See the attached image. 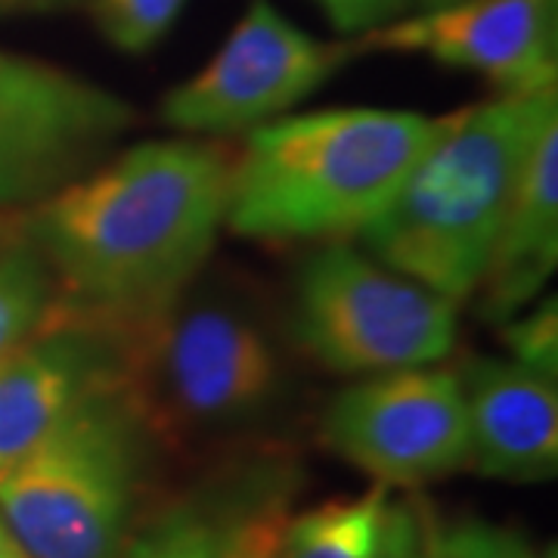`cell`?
Listing matches in <instances>:
<instances>
[{
    "label": "cell",
    "instance_id": "6da1fadb",
    "mask_svg": "<svg viewBox=\"0 0 558 558\" xmlns=\"http://www.w3.org/2000/svg\"><path fill=\"white\" fill-rule=\"evenodd\" d=\"M227 153L215 140H149L25 211L60 295L124 326L190 292L223 230Z\"/></svg>",
    "mask_w": 558,
    "mask_h": 558
},
{
    "label": "cell",
    "instance_id": "7a4b0ae2",
    "mask_svg": "<svg viewBox=\"0 0 558 558\" xmlns=\"http://www.w3.org/2000/svg\"><path fill=\"white\" fill-rule=\"evenodd\" d=\"M553 124L558 87L440 116L395 199L360 233L366 255L457 304L472 299L527 159Z\"/></svg>",
    "mask_w": 558,
    "mask_h": 558
},
{
    "label": "cell",
    "instance_id": "3957f363",
    "mask_svg": "<svg viewBox=\"0 0 558 558\" xmlns=\"http://www.w3.org/2000/svg\"><path fill=\"white\" fill-rule=\"evenodd\" d=\"M438 131L403 109H326L267 121L230 165L223 227L255 242L360 236Z\"/></svg>",
    "mask_w": 558,
    "mask_h": 558
},
{
    "label": "cell",
    "instance_id": "277c9868",
    "mask_svg": "<svg viewBox=\"0 0 558 558\" xmlns=\"http://www.w3.org/2000/svg\"><path fill=\"white\" fill-rule=\"evenodd\" d=\"M124 391L81 407L0 469V524L28 558H119L137 524L149 444Z\"/></svg>",
    "mask_w": 558,
    "mask_h": 558
},
{
    "label": "cell",
    "instance_id": "5b68a950",
    "mask_svg": "<svg viewBox=\"0 0 558 558\" xmlns=\"http://www.w3.org/2000/svg\"><path fill=\"white\" fill-rule=\"evenodd\" d=\"M282 385L274 339L245 307L190 301L137 323L124 395L156 440L223 432L264 413Z\"/></svg>",
    "mask_w": 558,
    "mask_h": 558
},
{
    "label": "cell",
    "instance_id": "8992f818",
    "mask_svg": "<svg viewBox=\"0 0 558 558\" xmlns=\"http://www.w3.org/2000/svg\"><path fill=\"white\" fill-rule=\"evenodd\" d=\"M292 332L311 357L344 376L435 366L457 348L459 304L332 242L301 267Z\"/></svg>",
    "mask_w": 558,
    "mask_h": 558
},
{
    "label": "cell",
    "instance_id": "52a82bcc",
    "mask_svg": "<svg viewBox=\"0 0 558 558\" xmlns=\"http://www.w3.org/2000/svg\"><path fill=\"white\" fill-rule=\"evenodd\" d=\"M134 124L119 94L0 50V208L28 211L97 168Z\"/></svg>",
    "mask_w": 558,
    "mask_h": 558
},
{
    "label": "cell",
    "instance_id": "ba28073f",
    "mask_svg": "<svg viewBox=\"0 0 558 558\" xmlns=\"http://www.w3.org/2000/svg\"><path fill=\"white\" fill-rule=\"evenodd\" d=\"M323 440L385 487H418L469 469V413L457 369L413 366L348 385Z\"/></svg>",
    "mask_w": 558,
    "mask_h": 558
},
{
    "label": "cell",
    "instance_id": "9c48e42d",
    "mask_svg": "<svg viewBox=\"0 0 558 558\" xmlns=\"http://www.w3.org/2000/svg\"><path fill=\"white\" fill-rule=\"evenodd\" d=\"M351 57L357 44H323L270 0H252L218 57L165 97L161 119L196 137L255 131L282 119Z\"/></svg>",
    "mask_w": 558,
    "mask_h": 558
},
{
    "label": "cell",
    "instance_id": "30bf717a",
    "mask_svg": "<svg viewBox=\"0 0 558 558\" xmlns=\"http://www.w3.org/2000/svg\"><path fill=\"white\" fill-rule=\"evenodd\" d=\"M131 329L60 299L35 339L0 360V469L94 400L124 391Z\"/></svg>",
    "mask_w": 558,
    "mask_h": 558
},
{
    "label": "cell",
    "instance_id": "8fae6325",
    "mask_svg": "<svg viewBox=\"0 0 558 558\" xmlns=\"http://www.w3.org/2000/svg\"><path fill=\"white\" fill-rule=\"evenodd\" d=\"M366 50L425 53L499 94L546 90L558 78V0H462L360 35L357 53Z\"/></svg>",
    "mask_w": 558,
    "mask_h": 558
},
{
    "label": "cell",
    "instance_id": "7c38bea8",
    "mask_svg": "<svg viewBox=\"0 0 558 558\" xmlns=\"http://www.w3.org/2000/svg\"><path fill=\"white\" fill-rule=\"evenodd\" d=\"M292 478L277 459H258L236 478L202 487L134 524L119 558H279Z\"/></svg>",
    "mask_w": 558,
    "mask_h": 558
},
{
    "label": "cell",
    "instance_id": "4fadbf2b",
    "mask_svg": "<svg viewBox=\"0 0 558 558\" xmlns=\"http://www.w3.org/2000/svg\"><path fill=\"white\" fill-rule=\"evenodd\" d=\"M459 379L469 413V469L515 484L556 478V381L497 357L475 360Z\"/></svg>",
    "mask_w": 558,
    "mask_h": 558
},
{
    "label": "cell",
    "instance_id": "5bb4252c",
    "mask_svg": "<svg viewBox=\"0 0 558 558\" xmlns=\"http://www.w3.org/2000/svg\"><path fill=\"white\" fill-rule=\"evenodd\" d=\"M558 267V124L534 146L481 274L478 311L506 323L546 289Z\"/></svg>",
    "mask_w": 558,
    "mask_h": 558
},
{
    "label": "cell",
    "instance_id": "9a60e30c",
    "mask_svg": "<svg viewBox=\"0 0 558 558\" xmlns=\"http://www.w3.org/2000/svg\"><path fill=\"white\" fill-rule=\"evenodd\" d=\"M391 487L373 484L360 497H336L292 512L279 558H381L391 519Z\"/></svg>",
    "mask_w": 558,
    "mask_h": 558
},
{
    "label": "cell",
    "instance_id": "2e32d148",
    "mask_svg": "<svg viewBox=\"0 0 558 558\" xmlns=\"http://www.w3.org/2000/svg\"><path fill=\"white\" fill-rule=\"evenodd\" d=\"M60 299L50 264L25 233V240L0 255V360L38 336Z\"/></svg>",
    "mask_w": 558,
    "mask_h": 558
},
{
    "label": "cell",
    "instance_id": "e0dca14e",
    "mask_svg": "<svg viewBox=\"0 0 558 558\" xmlns=\"http://www.w3.org/2000/svg\"><path fill=\"white\" fill-rule=\"evenodd\" d=\"M422 539L425 558H537L519 531L475 515L440 521L422 509Z\"/></svg>",
    "mask_w": 558,
    "mask_h": 558
},
{
    "label": "cell",
    "instance_id": "ac0fdd59",
    "mask_svg": "<svg viewBox=\"0 0 558 558\" xmlns=\"http://www.w3.org/2000/svg\"><path fill=\"white\" fill-rule=\"evenodd\" d=\"M186 0H90L102 35L119 50L143 53L178 20Z\"/></svg>",
    "mask_w": 558,
    "mask_h": 558
},
{
    "label": "cell",
    "instance_id": "d6986e66",
    "mask_svg": "<svg viewBox=\"0 0 558 558\" xmlns=\"http://www.w3.org/2000/svg\"><path fill=\"white\" fill-rule=\"evenodd\" d=\"M502 344L509 348V354L527 366L531 373H539L546 379L556 381L558 376V307L556 295L537 304L527 314H515L506 319L502 326Z\"/></svg>",
    "mask_w": 558,
    "mask_h": 558
},
{
    "label": "cell",
    "instance_id": "ffe728a7",
    "mask_svg": "<svg viewBox=\"0 0 558 558\" xmlns=\"http://www.w3.org/2000/svg\"><path fill=\"white\" fill-rule=\"evenodd\" d=\"M332 25L344 35H366L398 20L407 0H319Z\"/></svg>",
    "mask_w": 558,
    "mask_h": 558
},
{
    "label": "cell",
    "instance_id": "44dd1931",
    "mask_svg": "<svg viewBox=\"0 0 558 558\" xmlns=\"http://www.w3.org/2000/svg\"><path fill=\"white\" fill-rule=\"evenodd\" d=\"M381 558H425V539H422V509L418 502L395 499L391 519H388V539Z\"/></svg>",
    "mask_w": 558,
    "mask_h": 558
},
{
    "label": "cell",
    "instance_id": "7402d4cb",
    "mask_svg": "<svg viewBox=\"0 0 558 558\" xmlns=\"http://www.w3.org/2000/svg\"><path fill=\"white\" fill-rule=\"evenodd\" d=\"M90 0H0V13H57Z\"/></svg>",
    "mask_w": 558,
    "mask_h": 558
},
{
    "label": "cell",
    "instance_id": "603a6c76",
    "mask_svg": "<svg viewBox=\"0 0 558 558\" xmlns=\"http://www.w3.org/2000/svg\"><path fill=\"white\" fill-rule=\"evenodd\" d=\"M25 240V211L0 208V255Z\"/></svg>",
    "mask_w": 558,
    "mask_h": 558
},
{
    "label": "cell",
    "instance_id": "cb8c5ba5",
    "mask_svg": "<svg viewBox=\"0 0 558 558\" xmlns=\"http://www.w3.org/2000/svg\"><path fill=\"white\" fill-rule=\"evenodd\" d=\"M0 558H28L10 534H0Z\"/></svg>",
    "mask_w": 558,
    "mask_h": 558
},
{
    "label": "cell",
    "instance_id": "d4e9b609",
    "mask_svg": "<svg viewBox=\"0 0 558 558\" xmlns=\"http://www.w3.org/2000/svg\"><path fill=\"white\" fill-rule=\"evenodd\" d=\"M428 10H438V7H450V3H462V0H422Z\"/></svg>",
    "mask_w": 558,
    "mask_h": 558
},
{
    "label": "cell",
    "instance_id": "484cf974",
    "mask_svg": "<svg viewBox=\"0 0 558 558\" xmlns=\"http://www.w3.org/2000/svg\"><path fill=\"white\" fill-rule=\"evenodd\" d=\"M0 534H7V531H3V524H0Z\"/></svg>",
    "mask_w": 558,
    "mask_h": 558
}]
</instances>
